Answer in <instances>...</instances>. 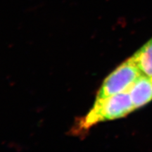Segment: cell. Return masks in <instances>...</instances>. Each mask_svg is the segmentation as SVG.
Masks as SVG:
<instances>
[{
	"instance_id": "obj_2",
	"label": "cell",
	"mask_w": 152,
	"mask_h": 152,
	"mask_svg": "<svg viewBox=\"0 0 152 152\" xmlns=\"http://www.w3.org/2000/svg\"><path fill=\"white\" fill-rule=\"evenodd\" d=\"M142 74L135 61L131 56L104 80L96 99H102L119 93L128 92Z\"/></svg>"
},
{
	"instance_id": "obj_4",
	"label": "cell",
	"mask_w": 152,
	"mask_h": 152,
	"mask_svg": "<svg viewBox=\"0 0 152 152\" xmlns=\"http://www.w3.org/2000/svg\"><path fill=\"white\" fill-rule=\"evenodd\" d=\"M132 56L142 73L152 77V37Z\"/></svg>"
},
{
	"instance_id": "obj_1",
	"label": "cell",
	"mask_w": 152,
	"mask_h": 152,
	"mask_svg": "<svg viewBox=\"0 0 152 152\" xmlns=\"http://www.w3.org/2000/svg\"><path fill=\"white\" fill-rule=\"evenodd\" d=\"M134 110L128 92L119 93L102 99H96L92 109L79 122L77 130H87L100 122L125 117Z\"/></svg>"
},
{
	"instance_id": "obj_3",
	"label": "cell",
	"mask_w": 152,
	"mask_h": 152,
	"mask_svg": "<svg viewBox=\"0 0 152 152\" xmlns=\"http://www.w3.org/2000/svg\"><path fill=\"white\" fill-rule=\"evenodd\" d=\"M128 92L135 110L147 105L152 101V77L142 74Z\"/></svg>"
}]
</instances>
